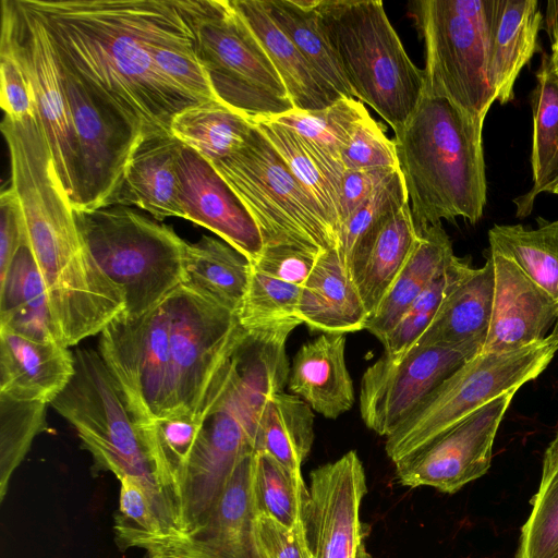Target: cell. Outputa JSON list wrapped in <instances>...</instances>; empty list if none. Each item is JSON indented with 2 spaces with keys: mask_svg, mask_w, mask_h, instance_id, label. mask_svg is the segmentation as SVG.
Returning a JSON list of instances; mask_svg holds the SVG:
<instances>
[{
  "mask_svg": "<svg viewBox=\"0 0 558 558\" xmlns=\"http://www.w3.org/2000/svg\"><path fill=\"white\" fill-rule=\"evenodd\" d=\"M59 58L142 136L170 135L199 104L160 71L168 44L189 33L178 0H27Z\"/></svg>",
  "mask_w": 558,
  "mask_h": 558,
  "instance_id": "1",
  "label": "cell"
},
{
  "mask_svg": "<svg viewBox=\"0 0 558 558\" xmlns=\"http://www.w3.org/2000/svg\"><path fill=\"white\" fill-rule=\"evenodd\" d=\"M476 124L445 98L422 95L395 133L398 169L417 230L461 217L476 223L487 201L482 141Z\"/></svg>",
  "mask_w": 558,
  "mask_h": 558,
  "instance_id": "2",
  "label": "cell"
},
{
  "mask_svg": "<svg viewBox=\"0 0 558 558\" xmlns=\"http://www.w3.org/2000/svg\"><path fill=\"white\" fill-rule=\"evenodd\" d=\"M319 25L354 97L398 132L424 92V72L409 58L378 0H318Z\"/></svg>",
  "mask_w": 558,
  "mask_h": 558,
  "instance_id": "3",
  "label": "cell"
},
{
  "mask_svg": "<svg viewBox=\"0 0 558 558\" xmlns=\"http://www.w3.org/2000/svg\"><path fill=\"white\" fill-rule=\"evenodd\" d=\"M73 353L74 375L50 405L74 427L93 458L94 471L138 482L154 506L165 539L180 537L181 525L157 483L135 421L98 351L82 348Z\"/></svg>",
  "mask_w": 558,
  "mask_h": 558,
  "instance_id": "4",
  "label": "cell"
},
{
  "mask_svg": "<svg viewBox=\"0 0 558 558\" xmlns=\"http://www.w3.org/2000/svg\"><path fill=\"white\" fill-rule=\"evenodd\" d=\"M73 211L85 246L122 293L126 316L150 312L182 284L187 242L170 227L124 206Z\"/></svg>",
  "mask_w": 558,
  "mask_h": 558,
  "instance_id": "5",
  "label": "cell"
},
{
  "mask_svg": "<svg viewBox=\"0 0 558 558\" xmlns=\"http://www.w3.org/2000/svg\"><path fill=\"white\" fill-rule=\"evenodd\" d=\"M215 98L250 119L294 109L264 48L230 0H178Z\"/></svg>",
  "mask_w": 558,
  "mask_h": 558,
  "instance_id": "6",
  "label": "cell"
},
{
  "mask_svg": "<svg viewBox=\"0 0 558 558\" xmlns=\"http://www.w3.org/2000/svg\"><path fill=\"white\" fill-rule=\"evenodd\" d=\"M210 163L253 217L264 246L337 247L322 209L254 122L233 153Z\"/></svg>",
  "mask_w": 558,
  "mask_h": 558,
  "instance_id": "7",
  "label": "cell"
},
{
  "mask_svg": "<svg viewBox=\"0 0 558 558\" xmlns=\"http://www.w3.org/2000/svg\"><path fill=\"white\" fill-rule=\"evenodd\" d=\"M205 400L206 415L182 490L184 534L205 522L238 464L255 451L258 422L267 402L231 356L218 371Z\"/></svg>",
  "mask_w": 558,
  "mask_h": 558,
  "instance_id": "8",
  "label": "cell"
},
{
  "mask_svg": "<svg viewBox=\"0 0 558 558\" xmlns=\"http://www.w3.org/2000/svg\"><path fill=\"white\" fill-rule=\"evenodd\" d=\"M558 339H545L518 350L478 353L445 379L388 437L385 449L397 464L452 426L498 398L518 391L549 365Z\"/></svg>",
  "mask_w": 558,
  "mask_h": 558,
  "instance_id": "9",
  "label": "cell"
},
{
  "mask_svg": "<svg viewBox=\"0 0 558 558\" xmlns=\"http://www.w3.org/2000/svg\"><path fill=\"white\" fill-rule=\"evenodd\" d=\"M413 5L425 45L423 93L447 99L483 126L496 100L487 76L484 0H420Z\"/></svg>",
  "mask_w": 558,
  "mask_h": 558,
  "instance_id": "10",
  "label": "cell"
},
{
  "mask_svg": "<svg viewBox=\"0 0 558 558\" xmlns=\"http://www.w3.org/2000/svg\"><path fill=\"white\" fill-rule=\"evenodd\" d=\"M165 301L140 317L123 312L99 333L98 353L135 424L175 411V388Z\"/></svg>",
  "mask_w": 558,
  "mask_h": 558,
  "instance_id": "11",
  "label": "cell"
},
{
  "mask_svg": "<svg viewBox=\"0 0 558 558\" xmlns=\"http://www.w3.org/2000/svg\"><path fill=\"white\" fill-rule=\"evenodd\" d=\"M2 28L27 73L36 113L58 178L72 207L77 190V147L57 51L47 27L27 0L1 1Z\"/></svg>",
  "mask_w": 558,
  "mask_h": 558,
  "instance_id": "12",
  "label": "cell"
},
{
  "mask_svg": "<svg viewBox=\"0 0 558 558\" xmlns=\"http://www.w3.org/2000/svg\"><path fill=\"white\" fill-rule=\"evenodd\" d=\"M165 303L170 322L175 411H192L202 403L244 329L236 313L184 284Z\"/></svg>",
  "mask_w": 558,
  "mask_h": 558,
  "instance_id": "13",
  "label": "cell"
},
{
  "mask_svg": "<svg viewBox=\"0 0 558 558\" xmlns=\"http://www.w3.org/2000/svg\"><path fill=\"white\" fill-rule=\"evenodd\" d=\"M58 59L77 147L73 209L108 207L143 136Z\"/></svg>",
  "mask_w": 558,
  "mask_h": 558,
  "instance_id": "14",
  "label": "cell"
},
{
  "mask_svg": "<svg viewBox=\"0 0 558 558\" xmlns=\"http://www.w3.org/2000/svg\"><path fill=\"white\" fill-rule=\"evenodd\" d=\"M474 344L413 345L398 356L383 353L361 378L364 424L388 437L452 373L481 352Z\"/></svg>",
  "mask_w": 558,
  "mask_h": 558,
  "instance_id": "15",
  "label": "cell"
},
{
  "mask_svg": "<svg viewBox=\"0 0 558 558\" xmlns=\"http://www.w3.org/2000/svg\"><path fill=\"white\" fill-rule=\"evenodd\" d=\"M515 392L499 396L395 464L398 482L453 494L483 476L490 466L497 430Z\"/></svg>",
  "mask_w": 558,
  "mask_h": 558,
  "instance_id": "16",
  "label": "cell"
},
{
  "mask_svg": "<svg viewBox=\"0 0 558 558\" xmlns=\"http://www.w3.org/2000/svg\"><path fill=\"white\" fill-rule=\"evenodd\" d=\"M366 488L364 468L354 450L311 473L304 529L313 558H369L360 518Z\"/></svg>",
  "mask_w": 558,
  "mask_h": 558,
  "instance_id": "17",
  "label": "cell"
},
{
  "mask_svg": "<svg viewBox=\"0 0 558 558\" xmlns=\"http://www.w3.org/2000/svg\"><path fill=\"white\" fill-rule=\"evenodd\" d=\"M255 451L235 468L218 504L194 531L166 539L145 551L146 558H258L257 512L253 498Z\"/></svg>",
  "mask_w": 558,
  "mask_h": 558,
  "instance_id": "18",
  "label": "cell"
},
{
  "mask_svg": "<svg viewBox=\"0 0 558 558\" xmlns=\"http://www.w3.org/2000/svg\"><path fill=\"white\" fill-rule=\"evenodd\" d=\"M178 174L182 218L213 231L255 260L264 248L260 231L215 167L181 143Z\"/></svg>",
  "mask_w": 558,
  "mask_h": 558,
  "instance_id": "19",
  "label": "cell"
},
{
  "mask_svg": "<svg viewBox=\"0 0 558 558\" xmlns=\"http://www.w3.org/2000/svg\"><path fill=\"white\" fill-rule=\"evenodd\" d=\"M495 288L490 323L480 353L521 349L545 339L558 306L512 259L492 253Z\"/></svg>",
  "mask_w": 558,
  "mask_h": 558,
  "instance_id": "20",
  "label": "cell"
},
{
  "mask_svg": "<svg viewBox=\"0 0 558 558\" xmlns=\"http://www.w3.org/2000/svg\"><path fill=\"white\" fill-rule=\"evenodd\" d=\"M542 24L536 0H484L487 76L500 105L513 99L515 81L537 50Z\"/></svg>",
  "mask_w": 558,
  "mask_h": 558,
  "instance_id": "21",
  "label": "cell"
},
{
  "mask_svg": "<svg viewBox=\"0 0 558 558\" xmlns=\"http://www.w3.org/2000/svg\"><path fill=\"white\" fill-rule=\"evenodd\" d=\"M74 372V353L68 347L0 328V393L50 404Z\"/></svg>",
  "mask_w": 558,
  "mask_h": 558,
  "instance_id": "22",
  "label": "cell"
},
{
  "mask_svg": "<svg viewBox=\"0 0 558 558\" xmlns=\"http://www.w3.org/2000/svg\"><path fill=\"white\" fill-rule=\"evenodd\" d=\"M494 288L492 257L488 256L480 268H473L466 258L450 283L435 318L415 344H474L482 349L492 317Z\"/></svg>",
  "mask_w": 558,
  "mask_h": 558,
  "instance_id": "23",
  "label": "cell"
},
{
  "mask_svg": "<svg viewBox=\"0 0 558 558\" xmlns=\"http://www.w3.org/2000/svg\"><path fill=\"white\" fill-rule=\"evenodd\" d=\"M345 342V333H323L298 350L290 368L291 393L327 418L339 417L354 404Z\"/></svg>",
  "mask_w": 558,
  "mask_h": 558,
  "instance_id": "24",
  "label": "cell"
},
{
  "mask_svg": "<svg viewBox=\"0 0 558 558\" xmlns=\"http://www.w3.org/2000/svg\"><path fill=\"white\" fill-rule=\"evenodd\" d=\"M296 313L311 330L323 333L365 329L368 314L337 247L318 255L301 288Z\"/></svg>",
  "mask_w": 558,
  "mask_h": 558,
  "instance_id": "25",
  "label": "cell"
},
{
  "mask_svg": "<svg viewBox=\"0 0 558 558\" xmlns=\"http://www.w3.org/2000/svg\"><path fill=\"white\" fill-rule=\"evenodd\" d=\"M180 146L171 134L143 138L108 207L134 205L159 220L182 218L178 174Z\"/></svg>",
  "mask_w": 558,
  "mask_h": 558,
  "instance_id": "26",
  "label": "cell"
},
{
  "mask_svg": "<svg viewBox=\"0 0 558 558\" xmlns=\"http://www.w3.org/2000/svg\"><path fill=\"white\" fill-rule=\"evenodd\" d=\"M206 411L207 403L204 397L195 410L175 411L149 423L136 425L157 483L181 525L182 535L183 484Z\"/></svg>",
  "mask_w": 558,
  "mask_h": 558,
  "instance_id": "27",
  "label": "cell"
},
{
  "mask_svg": "<svg viewBox=\"0 0 558 558\" xmlns=\"http://www.w3.org/2000/svg\"><path fill=\"white\" fill-rule=\"evenodd\" d=\"M230 3L264 48L294 109L319 110L338 100L275 23L263 0H230Z\"/></svg>",
  "mask_w": 558,
  "mask_h": 558,
  "instance_id": "28",
  "label": "cell"
},
{
  "mask_svg": "<svg viewBox=\"0 0 558 558\" xmlns=\"http://www.w3.org/2000/svg\"><path fill=\"white\" fill-rule=\"evenodd\" d=\"M413 250L365 329L380 342L407 308L445 271L453 258L450 238L441 223L417 230Z\"/></svg>",
  "mask_w": 558,
  "mask_h": 558,
  "instance_id": "29",
  "label": "cell"
},
{
  "mask_svg": "<svg viewBox=\"0 0 558 558\" xmlns=\"http://www.w3.org/2000/svg\"><path fill=\"white\" fill-rule=\"evenodd\" d=\"M322 209L335 231L339 229V198L344 167L291 128L271 119H251Z\"/></svg>",
  "mask_w": 558,
  "mask_h": 558,
  "instance_id": "30",
  "label": "cell"
},
{
  "mask_svg": "<svg viewBox=\"0 0 558 558\" xmlns=\"http://www.w3.org/2000/svg\"><path fill=\"white\" fill-rule=\"evenodd\" d=\"M0 328L60 343L48 292L27 238L0 279Z\"/></svg>",
  "mask_w": 558,
  "mask_h": 558,
  "instance_id": "31",
  "label": "cell"
},
{
  "mask_svg": "<svg viewBox=\"0 0 558 558\" xmlns=\"http://www.w3.org/2000/svg\"><path fill=\"white\" fill-rule=\"evenodd\" d=\"M252 272L251 260L225 241L204 235L187 243L182 284L238 313Z\"/></svg>",
  "mask_w": 558,
  "mask_h": 558,
  "instance_id": "32",
  "label": "cell"
},
{
  "mask_svg": "<svg viewBox=\"0 0 558 558\" xmlns=\"http://www.w3.org/2000/svg\"><path fill=\"white\" fill-rule=\"evenodd\" d=\"M535 78L531 94L533 186L527 194L515 199L518 217H525L532 211L535 197L544 192L558 171V75L546 52L542 56Z\"/></svg>",
  "mask_w": 558,
  "mask_h": 558,
  "instance_id": "33",
  "label": "cell"
},
{
  "mask_svg": "<svg viewBox=\"0 0 558 558\" xmlns=\"http://www.w3.org/2000/svg\"><path fill=\"white\" fill-rule=\"evenodd\" d=\"M488 242L492 253L515 262L558 306V220L537 218L536 228L494 225ZM550 335L558 339V318Z\"/></svg>",
  "mask_w": 558,
  "mask_h": 558,
  "instance_id": "34",
  "label": "cell"
},
{
  "mask_svg": "<svg viewBox=\"0 0 558 558\" xmlns=\"http://www.w3.org/2000/svg\"><path fill=\"white\" fill-rule=\"evenodd\" d=\"M275 23L338 98H354L342 69L319 25L318 0H263Z\"/></svg>",
  "mask_w": 558,
  "mask_h": 558,
  "instance_id": "35",
  "label": "cell"
},
{
  "mask_svg": "<svg viewBox=\"0 0 558 558\" xmlns=\"http://www.w3.org/2000/svg\"><path fill=\"white\" fill-rule=\"evenodd\" d=\"M314 441V414L301 398L283 391L271 396L262 412L255 451H263L293 472L301 469Z\"/></svg>",
  "mask_w": 558,
  "mask_h": 558,
  "instance_id": "36",
  "label": "cell"
},
{
  "mask_svg": "<svg viewBox=\"0 0 558 558\" xmlns=\"http://www.w3.org/2000/svg\"><path fill=\"white\" fill-rule=\"evenodd\" d=\"M410 204H405L381 229L373 243L354 283L368 318L405 265L417 239Z\"/></svg>",
  "mask_w": 558,
  "mask_h": 558,
  "instance_id": "37",
  "label": "cell"
},
{
  "mask_svg": "<svg viewBox=\"0 0 558 558\" xmlns=\"http://www.w3.org/2000/svg\"><path fill=\"white\" fill-rule=\"evenodd\" d=\"M253 121L217 99L190 106L172 120L170 132L209 162L233 153L246 138Z\"/></svg>",
  "mask_w": 558,
  "mask_h": 558,
  "instance_id": "38",
  "label": "cell"
},
{
  "mask_svg": "<svg viewBox=\"0 0 558 558\" xmlns=\"http://www.w3.org/2000/svg\"><path fill=\"white\" fill-rule=\"evenodd\" d=\"M408 203L398 169L341 223L337 250L353 282L381 229Z\"/></svg>",
  "mask_w": 558,
  "mask_h": 558,
  "instance_id": "39",
  "label": "cell"
},
{
  "mask_svg": "<svg viewBox=\"0 0 558 558\" xmlns=\"http://www.w3.org/2000/svg\"><path fill=\"white\" fill-rule=\"evenodd\" d=\"M252 488L257 515L268 517L287 529L305 532L310 490L302 473L291 471L266 452L255 451Z\"/></svg>",
  "mask_w": 558,
  "mask_h": 558,
  "instance_id": "40",
  "label": "cell"
},
{
  "mask_svg": "<svg viewBox=\"0 0 558 558\" xmlns=\"http://www.w3.org/2000/svg\"><path fill=\"white\" fill-rule=\"evenodd\" d=\"M515 558H558V432L547 447L538 490Z\"/></svg>",
  "mask_w": 558,
  "mask_h": 558,
  "instance_id": "41",
  "label": "cell"
},
{
  "mask_svg": "<svg viewBox=\"0 0 558 558\" xmlns=\"http://www.w3.org/2000/svg\"><path fill=\"white\" fill-rule=\"evenodd\" d=\"M367 114L362 101L342 97L324 109H293L271 119L291 128L327 155L341 161L343 147Z\"/></svg>",
  "mask_w": 558,
  "mask_h": 558,
  "instance_id": "42",
  "label": "cell"
},
{
  "mask_svg": "<svg viewBox=\"0 0 558 558\" xmlns=\"http://www.w3.org/2000/svg\"><path fill=\"white\" fill-rule=\"evenodd\" d=\"M301 288L252 266L248 287L236 313L241 327L246 331H258L299 326L302 324L296 313Z\"/></svg>",
  "mask_w": 558,
  "mask_h": 558,
  "instance_id": "43",
  "label": "cell"
},
{
  "mask_svg": "<svg viewBox=\"0 0 558 558\" xmlns=\"http://www.w3.org/2000/svg\"><path fill=\"white\" fill-rule=\"evenodd\" d=\"M47 403L0 393V500L34 438L45 429Z\"/></svg>",
  "mask_w": 558,
  "mask_h": 558,
  "instance_id": "44",
  "label": "cell"
},
{
  "mask_svg": "<svg viewBox=\"0 0 558 558\" xmlns=\"http://www.w3.org/2000/svg\"><path fill=\"white\" fill-rule=\"evenodd\" d=\"M119 481V507L113 515L116 544L122 551L133 547L146 551L165 539V531L143 486L131 477Z\"/></svg>",
  "mask_w": 558,
  "mask_h": 558,
  "instance_id": "45",
  "label": "cell"
},
{
  "mask_svg": "<svg viewBox=\"0 0 558 558\" xmlns=\"http://www.w3.org/2000/svg\"><path fill=\"white\" fill-rule=\"evenodd\" d=\"M465 260L454 255L445 271L407 308L381 342L385 354L401 355L418 341L435 318L450 283Z\"/></svg>",
  "mask_w": 558,
  "mask_h": 558,
  "instance_id": "46",
  "label": "cell"
},
{
  "mask_svg": "<svg viewBox=\"0 0 558 558\" xmlns=\"http://www.w3.org/2000/svg\"><path fill=\"white\" fill-rule=\"evenodd\" d=\"M341 162L345 169H398L393 141L389 140L380 123L367 114L354 129L343 147Z\"/></svg>",
  "mask_w": 558,
  "mask_h": 558,
  "instance_id": "47",
  "label": "cell"
},
{
  "mask_svg": "<svg viewBox=\"0 0 558 558\" xmlns=\"http://www.w3.org/2000/svg\"><path fill=\"white\" fill-rule=\"evenodd\" d=\"M1 107L11 120H22L36 113L31 83L9 33L1 27L0 39Z\"/></svg>",
  "mask_w": 558,
  "mask_h": 558,
  "instance_id": "48",
  "label": "cell"
},
{
  "mask_svg": "<svg viewBox=\"0 0 558 558\" xmlns=\"http://www.w3.org/2000/svg\"><path fill=\"white\" fill-rule=\"evenodd\" d=\"M319 254L295 245H265L251 263L265 275L302 287Z\"/></svg>",
  "mask_w": 558,
  "mask_h": 558,
  "instance_id": "49",
  "label": "cell"
},
{
  "mask_svg": "<svg viewBox=\"0 0 558 558\" xmlns=\"http://www.w3.org/2000/svg\"><path fill=\"white\" fill-rule=\"evenodd\" d=\"M255 541L258 558H308L305 532L293 531L277 521L257 515Z\"/></svg>",
  "mask_w": 558,
  "mask_h": 558,
  "instance_id": "50",
  "label": "cell"
},
{
  "mask_svg": "<svg viewBox=\"0 0 558 558\" xmlns=\"http://www.w3.org/2000/svg\"><path fill=\"white\" fill-rule=\"evenodd\" d=\"M397 170L392 168L345 169L340 189L339 228Z\"/></svg>",
  "mask_w": 558,
  "mask_h": 558,
  "instance_id": "51",
  "label": "cell"
},
{
  "mask_svg": "<svg viewBox=\"0 0 558 558\" xmlns=\"http://www.w3.org/2000/svg\"><path fill=\"white\" fill-rule=\"evenodd\" d=\"M0 279L27 238L24 215L17 196L10 186L0 195Z\"/></svg>",
  "mask_w": 558,
  "mask_h": 558,
  "instance_id": "52",
  "label": "cell"
},
{
  "mask_svg": "<svg viewBox=\"0 0 558 558\" xmlns=\"http://www.w3.org/2000/svg\"><path fill=\"white\" fill-rule=\"evenodd\" d=\"M544 21L550 40V60L558 75V0H551L546 3Z\"/></svg>",
  "mask_w": 558,
  "mask_h": 558,
  "instance_id": "53",
  "label": "cell"
},
{
  "mask_svg": "<svg viewBox=\"0 0 558 558\" xmlns=\"http://www.w3.org/2000/svg\"><path fill=\"white\" fill-rule=\"evenodd\" d=\"M544 192L558 195V174L547 184Z\"/></svg>",
  "mask_w": 558,
  "mask_h": 558,
  "instance_id": "54",
  "label": "cell"
},
{
  "mask_svg": "<svg viewBox=\"0 0 558 558\" xmlns=\"http://www.w3.org/2000/svg\"><path fill=\"white\" fill-rule=\"evenodd\" d=\"M557 174H558V171H557L556 175H557ZM553 179H554V178H553Z\"/></svg>",
  "mask_w": 558,
  "mask_h": 558,
  "instance_id": "55",
  "label": "cell"
}]
</instances>
